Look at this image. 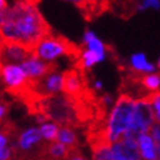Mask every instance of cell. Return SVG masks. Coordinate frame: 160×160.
Here are the masks:
<instances>
[{"mask_svg":"<svg viewBox=\"0 0 160 160\" xmlns=\"http://www.w3.org/2000/svg\"><path fill=\"white\" fill-rule=\"evenodd\" d=\"M147 9H160V0H141L135 7V11L145 12Z\"/></svg>","mask_w":160,"mask_h":160,"instance_id":"cell-23","label":"cell"},{"mask_svg":"<svg viewBox=\"0 0 160 160\" xmlns=\"http://www.w3.org/2000/svg\"><path fill=\"white\" fill-rule=\"evenodd\" d=\"M30 53L31 50L25 46L4 41L0 43V61L3 64H21Z\"/></svg>","mask_w":160,"mask_h":160,"instance_id":"cell-10","label":"cell"},{"mask_svg":"<svg viewBox=\"0 0 160 160\" xmlns=\"http://www.w3.org/2000/svg\"><path fill=\"white\" fill-rule=\"evenodd\" d=\"M74 50H76V47L72 46L67 39L50 33L48 35L42 38L31 48V52L35 56H38L39 59H42L43 61L52 64L59 58H61V56L74 53L73 52Z\"/></svg>","mask_w":160,"mask_h":160,"instance_id":"cell-3","label":"cell"},{"mask_svg":"<svg viewBox=\"0 0 160 160\" xmlns=\"http://www.w3.org/2000/svg\"><path fill=\"white\" fill-rule=\"evenodd\" d=\"M8 5H9V3H8V0H0V12L4 11Z\"/></svg>","mask_w":160,"mask_h":160,"instance_id":"cell-32","label":"cell"},{"mask_svg":"<svg viewBox=\"0 0 160 160\" xmlns=\"http://www.w3.org/2000/svg\"><path fill=\"white\" fill-rule=\"evenodd\" d=\"M154 122H155L154 111L150 102L146 99V97L135 99L130 126L122 137H129L137 141L141 134L150 133V129Z\"/></svg>","mask_w":160,"mask_h":160,"instance_id":"cell-4","label":"cell"},{"mask_svg":"<svg viewBox=\"0 0 160 160\" xmlns=\"http://www.w3.org/2000/svg\"><path fill=\"white\" fill-rule=\"evenodd\" d=\"M0 78L9 91H21L29 83V78L21 64H2Z\"/></svg>","mask_w":160,"mask_h":160,"instance_id":"cell-6","label":"cell"},{"mask_svg":"<svg viewBox=\"0 0 160 160\" xmlns=\"http://www.w3.org/2000/svg\"><path fill=\"white\" fill-rule=\"evenodd\" d=\"M150 134L155 142V147L158 151V155L160 156V122H154L150 129Z\"/></svg>","mask_w":160,"mask_h":160,"instance_id":"cell-24","label":"cell"},{"mask_svg":"<svg viewBox=\"0 0 160 160\" xmlns=\"http://www.w3.org/2000/svg\"><path fill=\"white\" fill-rule=\"evenodd\" d=\"M92 86H94V89L97 90V91H100L103 89V83H102V81H99V79H95Z\"/></svg>","mask_w":160,"mask_h":160,"instance_id":"cell-30","label":"cell"},{"mask_svg":"<svg viewBox=\"0 0 160 160\" xmlns=\"http://www.w3.org/2000/svg\"><path fill=\"white\" fill-rule=\"evenodd\" d=\"M138 82L146 91L150 92L156 91L160 89V74L148 73V74L138 76Z\"/></svg>","mask_w":160,"mask_h":160,"instance_id":"cell-20","label":"cell"},{"mask_svg":"<svg viewBox=\"0 0 160 160\" xmlns=\"http://www.w3.org/2000/svg\"><path fill=\"white\" fill-rule=\"evenodd\" d=\"M70 148L65 145H62L59 141H53L50 142V145L46 147L44 152L50 156L51 160H67L69 154H70Z\"/></svg>","mask_w":160,"mask_h":160,"instance_id":"cell-18","label":"cell"},{"mask_svg":"<svg viewBox=\"0 0 160 160\" xmlns=\"http://www.w3.org/2000/svg\"><path fill=\"white\" fill-rule=\"evenodd\" d=\"M22 2H29V3H34V4H38L39 0H22Z\"/></svg>","mask_w":160,"mask_h":160,"instance_id":"cell-33","label":"cell"},{"mask_svg":"<svg viewBox=\"0 0 160 160\" xmlns=\"http://www.w3.org/2000/svg\"><path fill=\"white\" fill-rule=\"evenodd\" d=\"M111 145L112 143L103 139H92L91 141L92 160H113Z\"/></svg>","mask_w":160,"mask_h":160,"instance_id":"cell-16","label":"cell"},{"mask_svg":"<svg viewBox=\"0 0 160 160\" xmlns=\"http://www.w3.org/2000/svg\"><path fill=\"white\" fill-rule=\"evenodd\" d=\"M134 103L135 99L125 92L117 98L108 115L106 126L100 130L103 138L107 142L113 143L118 141L129 129L134 111Z\"/></svg>","mask_w":160,"mask_h":160,"instance_id":"cell-2","label":"cell"},{"mask_svg":"<svg viewBox=\"0 0 160 160\" xmlns=\"http://www.w3.org/2000/svg\"><path fill=\"white\" fill-rule=\"evenodd\" d=\"M83 44L87 50L94 51L100 55H107V46L102 42V39L92 30H86L82 37Z\"/></svg>","mask_w":160,"mask_h":160,"instance_id":"cell-17","label":"cell"},{"mask_svg":"<svg viewBox=\"0 0 160 160\" xmlns=\"http://www.w3.org/2000/svg\"><path fill=\"white\" fill-rule=\"evenodd\" d=\"M35 91L42 97H53L62 92L64 89V73L59 70H51L38 81L31 82Z\"/></svg>","mask_w":160,"mask_h":160,"instance_id":"cell-7","label":"cell"},{"mask_svg":"<svg viewBox=\"0 0 160 160\" xmlns=\"http://www.w3.org/2000/svg\"><path fill=\"white\" fill-rule=\"evenodd\" d=\"M42 141V134L39 128H29L23 130L17 141V146L21 151H30L35 146H38Z\"/></svg>","mask_w":160,"mask_h":160,"instance_id":"cell-12","label":"cell"},{"mask_svg":"<svg viewBox=\"0 0 160 160\" xmlns=\"http://www.w3.org/2000/svg\"><path fill=\"white\" fill-rule=\"evenodd\" d=\"M5 115H7V107L3 106V104H0V121L4 118Z\"/></svg>","mask_w":160,"mask_h":160,"instance_id":"cell-31","label":"cell"},{"mask_svg":"<svg viewBox=\"0 0 160 160\" xmlns=\"http://www.w3.org/2000/svg\"><path fill=\"white\" fill-rule=\"evenodd\" d=\"M21 67H22L23 72L26 73V76L29 78V82L38 81V79H41L42 77H44L47 73H50V72L53 69L51 64L43 61L42 59H39L33 52L21 62Z\"/></svg>","mask_w":160,"mask_h":160,"instance_id":"cell-9","label":"cell"},{"mask_svg":"<svg viewBox=\"0 0 160 160\" xmlns=\"http://www.w3.org/2000/svg\"><path fill=\"white\" fill-rule=\"evenodd\" d=\"M137 143H138L141 158L143 160H156L158 159V151L155 147V142L150 133L141 134L137 139Z\"/></svg>","mask_w":160,"mask_h":160,"instance_id":"cell-13","label":"cell"},{"mask_svg":"<svg viewBox=\"0 0 160 160\" xmlns=\"http://www.w3.org/2000/svg\"><path fill=\"white\" fill-rule=\"evenodd\" d=\"M12 156V148L5 147L0 150V160H9Z\"/></svg>","mask_w":160,"mask_h":160,"instance_id":"cell-25","label":"cell"},{"mask_svg":"<svg viewBox=\"0 0 160 160\" xmlns=\"http://www.w3.org/2000/svg\"><path fill=\"white\" fill-rule=\"evenodd\" d=\"M129 65L133 70L134 74H148V73H154L155 72V65H152L146 58L145 53L142 52H137L130 56L129 60Z\"/></svg>","mask_w":160,"mask_h":160,"instance_id":"cell-14","label":"cell"},{"mask_svg":"<svg viewBox=\"0 0 160 160\" xmlns=\"http://www.w3.org/2000/svg\"><path fill=\"white\" fill-rule=\"evenodd\" d=\"M113 160H141L138 143L129 137H121L111 145Z\"/></svg>","mask_w":160,"mask_h":160,"instance_id":"cell-8","label":"cell"},{"mask_svg":"<svg viewBox=\"0 0 160 160\" xmlns=\"http://www.w3.org/2000/svg\"><path fill=\"white\" fill-rule=\"evenodd\" d=\"M102 104L104 106V107H109L112 104H115L112 95H109V94H104V95H103V97H102Z\"/></svg>","mask_w":160,"mask_h":160,"instance_id":"cell-26","label":"cell"},{"mask_svg":"<svg viewBox=\"0 0 160 160\" xmlns=\"http://www.w3.org/2000/svg\"><path fill=\"white\" fill-rule=\"evenodd\" d=\"M64 2H67V3H70V4H74L79 8H85L87 4H89L91 0H64Z\"/></svg>","mask_w":160,"mask_h":160,"instance_id":"cell-28","label":"cell"},{"mask_svg":"<svg viewBox=\"0 0 160 160\" xmlns=\"http://www.w3.org/2000/svg\"><path fill=\"white\" fill-rule=\"evenodd\" d=\"M67 160H86V158L82 156V154H81V152H78V151L72 150Z\"/></svg>","mask_w":160,"mask_h":160,"instance_id":"cell-27","label":"cell"},{"mask_svg":"<svg viewBox=\"0 0 160 160\" xmlns=\"http://www.w3.org/2000/svg\"><path fill=\"white\" fill-rule=\"evenodd\" d=\"M51 29L38 4L14 0L0 12V41L17 43L31 50Z\"/></svg>","mask_w":160,"mask_h":160,"instance_id":"cell-1","label":"cell"},{"mask_svg":"<svg viewBox=\"0 0 160 160\" xmlns=\"http://www.w3.org/2000/svg\"><path fill=\"white\" fill-rule=\"evenodd\" d=\"M56 141H59V142L62 143V145L68 146L70 150H74L78 146V137H77V134L68 125H62L60 129H59L58 138H56Z\"/></svg>","mask_w":160,"mask_h":160,"instance_id":"cell-19","label":"cell"},{"mask_svg":"<svg viewBox=\"0 0 160 160\" xmlns=\"http://www.w3.org/2000/svg\"><path fill=\"white\" fill-rule=\"evenodd\" d=\"M158 68L160 69V59H159V61H158Z\"/></svg>","mask_w":160,"mask_h":160,"instance_id":"cell-34","label":"cell"},{"mask_svg":"<svg viewBox=\"0 0 160 160\" xmlns=\"http://www.w3.org/2000/svg\"><path fill=\"white\" fill-rule=\"evenodd\" d=\"M106 58H107V55H100V53H97L94 51L85 48L82 51H79V55H78L79 68H81L82 70H89L92 67L97 65V64L104 61Z\"/></svg>","mask_w":160,"mask_h":160,"instance_id":"cell-15","label":"cell"},{"mask_svg":"<svg viewBox=\"0 0 160 160\" xmlns=\"http://www.w3.org/2000/svg\"><path fill=\"white\" fill-rule=\"evenodd\" d=\"M83 89V82L82 78L77 73L76 70H69L64 73V89L62 92L67 95L68 98H74L78 97L82 92Z\"/></svg>","mask_w":160,"mask_h":160,"instance_id":"cell-11","label":"cell"},{"mask_svg":"<svg viewBox=\"0 0 160 160\" xmlns=\"http://www.w3.org/2000/svg\"><path fill=\"white\" fill-rule=\"evenodd\" d=\"M8 142H9V139H8L7 134L3 133V132H0V150L8 147Z\"/></svg>","mask_w":160,"mask_h":160,"instance_id":"cell-29","label":"cell"},{"mask_svg":"<svg viewBox=\"0 0 160 160\" xmlns=\"http://www.w3.org/2000/svg\"><path fill=\"white\" fill-rule=\"evenodd\" d=\"M42 115H44L46 118L53 120L56 124L70 126L74 120V108L68 97L53 95L46 100Z\"/></svg>","mask_w":160,"mask_h":160,"instance_id":"cell-5","label":"cell"},{"mask_svg":"<svg viewBox=\"0 0 160 160\" xmlns=\"http://www.w3.org/2000/svg\"><path fill=\"white\" fill-rule=\"evenodd\" d=\"M146 99L150 102L151 107H152L154 116H155V122H160V90L148 92L146 95Z\"/></svg>","mask_w":160,"mask_h":160,"instance_id":"cell-22","label":"cell"},{"mask_svg":"<svg viewBox=\"0 0 160 160\" xmlns=\"http://www.w3.org/2000/svg\"><path fill=\"white\" fill-rule=\"evenodd\" d=\"M59 129H60L59 124H56L55 121H46V122L41 124V126H39V130H41L42 138L46 139L47 142L56 141V138H58Z\"/></svg>","mask_w":160,"mask_h":160,"instance_id":"cell-21","label":"cell"}]
</instances>
